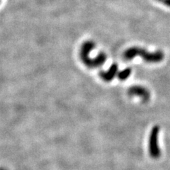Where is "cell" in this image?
<instances>
[{
    "instance_id": "cell-5",
    "label": "cell",
    "mask_w": 170,
    "mask_h": 170,
    "mask_svg": "<svg viewBox=\"0 0 170 170\" xmlns=\"http://www.w3.org/2000/svg\"><path fill=\"white\" fill-rule=\"evenodd\" d=\"M118 67L117 64H113L109 67L108 71L106 72H100L99 76L105 82H111L113 80L116 74H118Z\"/></svg>"
},
{
    "instance_id": "cell-6",
    "label": "cell",
    "mask_w": 170,
    "mask_h": 170,
    "mask_svg": "<svg viewBox=\"0 0 170 170\" xmlns=\"http://www.w3.org/2000/svg\"><path fill=\"white\" fill-rule=\"evenodd\" d=\"M131 73H132V69H131V67H126L125 69L121 71L120 72H118V77L121 81H124V80H126L130 76Z\"/></svg>"
},
{
    "instance_id": "cell-8",
    "label": "cell",
    "mask_w": 170,
    "mask_h": 170,
    "mask_svg": "<svg viewBox=\"0 0 170 170\" xmlns=\"http://www.w3.org/2000/svg\"><path fill=\"white\" fill-rule=\"evenodd\" d=\"M157 1H158V2H160V1H161V0H157Z\"/></svg>"
},
{
    "instance_id": "cell-4",
    "label": "cell",
    "mask_w": 170,
    "mask_h": 170,
    "mask_svg": "<svg viewBox=\"0 0 170 170\" xmlns=\"http://www.w3.org/2000/svg\"><path fill=\"white\" fill-rule=\"evenodd\" d=\"M128 94L130 96H138L143 101H147L150 98V93L145 87L140 85H135L128 89Z\"/></svg>"
},
{
    "instance_id": "cell-7",
    "label": "cell",
    "mask_w": 170,
    "mask_h": 170,
    "mask_svg": "<svg viewBox=\"0 0 170 170\" xmlns=\"http://www.w3.org/2000/svg\"><path fill=\"white\" fill-rule=\"evenodd\" d=\"M159 2H161V3L164 4L165 6L170 7V0H161Z\"/></svg>"
},
{
    "instance_id": "cell-1",
    "label": "cell",
    "mask_w": 170,
    "mask_h": 170,
    "mask_svg": "<svg viewBox=\"0 0 170 170\" xmlns=\"http://www.w3.org/2000/svg\"><path fill=\"white\" fill-rule=\"evenodd\" d=\"M141 57L145 62L148 63H157L164 59V55L161 50H157L154 53H150L146 50L138 47H132L125 51L123 57L125 60H130L136 56Z\"/></svg>"
},
{
    "instance_id": "cell-3",
    "label": "cell",
    "mask_w": 170,
    "mask_h": 170,
    "mask_svg": "<svg viewBox=\"0 0 170 170\" xmlns=\"http://www.w3.org/2000/svg\"><path fill=\"white\" fill-rule=\"evenodd\" d=\"M159 127L155 125L152 128L150 136L149 150L150 154L153 158H158L160 156V150L158 145V135Z\"/></svg>"
},
{
    "instance_id": "cell-2",
    "label": "cell",
    "mask_w": 170,
    "mask_h": 170,
    "mask_svg": "<svg viewBox=\"0 0 170 170\" xmlns=\"http://www.w3.org/2000/svg\"><path fill=\"white\" fill-rule=\"evenodd\" d=\"M94 47H95L94 43L88 40L82 44L81 50H80V58H81L82 61L87 67L89 68H94L101 66L104 64L106 60V55L104 53H99L94 59L89 57V54L94 49Z\"/></svg>"
}]
</instances>
